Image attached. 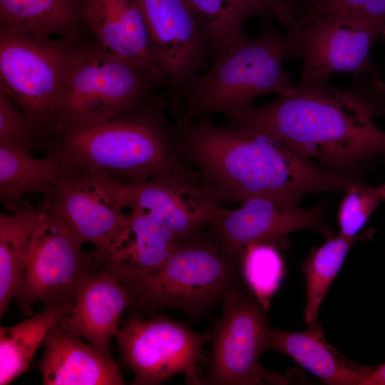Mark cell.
<instances>
[{"label":"cell","instance_id":"6da1fadb","mask_svg":"<svg viewBox=\"0 0 385 385\" xmlns=\"http://www.w3.org/2000/svg\"><path fill=\"white\" fill-rule=\"evenodd\" d=\"M175 130L177 153L197 167L200 186L220 205L255 197L298 205L307 193L346 192L361 181L314 164L262 131L215 126L209 115Z\"/></svg>","mask_w":385,"mask_h":385},{"label":"cell","instance_id":"7a4b0ae2","mask_svg":"<svg viewBox=\"0 0 385 385\" xmlns=\"http://www.w3.org/2000/svg\"><path fill=\"white\" fill-rule=\"evenodd\" d=\"M355 91L327 83L292 86L274 101L252 107L232 123L262 131L306 158L346 172L385 153V131Z\"/></svg>","mask_w":385,"mask_h":385},{"label":"cell","instance_id":"3957f363","mask_svg":"<svg viewBox=\"0 0 385 385\" xmlns=\"http://www.w3.org/2000/svg\"><path fill=\"white\" fill-rule=\"evenodd\" d=\"M48 155L84 174L123 183L198 173L180 161L163 118L145 105L128 115L67 128L55 135Z\"/></svg>","mask_w":385,"mask_h":385},{"label":"cell","instance_id":"277c9868","mask_svg":"<svg viewBox=\"0 0 385 385\" xmlns=\"http://www.w3.org/2000/svg\"><path fill=\"white\" fill-rule=\"evenodd\" d=\"M294 41V31L271 27L252 40L245 37L215 58L212 66L196 76L184 93L185 111L175 130L212 113H223L233 123L258 97L290 91L293 76L283 64L296 57Z\"/></svg>","mask_w":385,"mask_h":385},{"label":"cell","instance_id":"5b68a950","mask_svg":"<svg viewBox=\"0 0 385 385\" xmlns=\"http://www.w3.org/2000/svg\"><path fill=\"white\" fill-rule=\"evenodd\" d=\"M163 83L98 43L71 45L46 133L131 113Z\"/></svg>","mask_w":385,"mask_h":385},{"label":"cell","instance_id":"8992f818","mask_svg":"<svg viewBox=\"0 0 385 385\" xmlns=\"http://www.w3.org/2000/svg\"><path fill=\"white\" fill-rule=\"evenodd\" d=\"M240 258L200 232L180 243L155 272L127 284L129 305L141 312L174 309L197 316L237 287Z\"/></svg>","mask_w":385,"mask_h":385},{"label":"cell","instance_id":"52a82bcc","mask_svg":"<svg viewBox=\"0 0 385 385\" xmlns=\"http://www.w3.org/2000/svg\"><path fill=\"white\" fill-rule=\"evenodd\" d=\"M383 26L349 10L299 19L294 30L296 56L302 58L297 85L327 83L335 73H349L352 81L381 79L371 50Z\"/></svg>","mask_w":385,"mask_h":385},{"label":"cell","instance_id":"ba28073f","mask_svg":"<svg viewBox=\"0 0 385 385\" xmlns=\"http://www.w3.org/2000/svg\"><path fill=\"white\" fill-rule=\"evenodd\" d=\"M222 314L211 334L207 376L202 384H285V379L263 369L260 355L270 333L265 309L254 294L235 288L223 299Z\"/></svg>","mask_w":385,"mask_h":385},{"label":"cell","instance_id":"9c48e42d","mask_svg":"<svg viewBox=\"0 0 385 385\" xmlns=\"http://www.w3.org/2000/svg\"><path fill=\"white\" fill-rule=\"evenodd\" d=\"M122 361L135 376L133 385L161 384L183 373L190 384H202L198 364L211 334L200 333L165 316L132 317L115 335Z\"/></svg>","mask_w":385,"mask_h":385},{"label":"cell","instance_id":"30bf717a","mask_svg":"<svg viewBox=\"0 0 385 385\" xmlns=\"http://www.w3.org/2000/svg\"><path fill=\"white\" fill-rule=\"evenodd\" d=\"M82 245L63 222L41 211L30 237L23 285L16 297L24 314L31 315L32 307L38 302L44 307L73 302L81 280L102 267Z\"/></svg>","mask_w":385,"mask_h":385},{"label":"cell","instance_id":"8fae6325","mask_svg":"<svg viewBox=\"0 0 385 385\" xmlns=\"http://www.w3.org/2000/svg\"><path fill=\"white\" fill-rule=\"evenodd\" d=\"M71 44L0 31V91L37 130L46 133L61 91Z\"/></svg>","mask_w":385,"mask_h":385},{"label":"cell","instance_id":"7c38bea8","mask_svg":"<svg viewBox=\"0 0 385 385\" xmlns=\"http://www.w3.org/2000/svg\"><path fill=\"white\" fill-rule=\"evenodd\" d=\"M122 185L103 174L76 176L44 195L38 208L63 222L92 252L100 263L110 255L125 233L128 214L123 212Z\"/></svg>","mask_w":385,"mask_h":385},{"label":"cell","instance_id":"4fadbf2b","mask_svg":"<svg viewBox=\"0 0 385 385\" xmlns=\"http://www.w3.org/2000/svg\"><path fill=\"white\" fill-rule=\"evenodd\" d=\"M153 52L175 94H184L207 65L210 50L185 0H138Z\"/></svg>","mask_w":385,"mask_h":385},{"label":"cell","instance_id":"5bb4252c","mask_svg":"<svg viewBox=\"0 0 385 385\" xmlns=\"http://www.w3.org/2000/svg\"><path fill=\"white\" fill-rule=\"evenodd\" d=\"M324 204L309 209L269 197H255L240 203L238 208H222L207 225L210 235L226 250L240 258L249 245L277 244L286 235L299 230H312L327 238L332 232L325 224Z\"/></svg>","mask_w":385,"mask_h":385},{"label":"cell","instance_id":"9a60e30c","mask_svg":"<svg viewBox=\"0 0 385 385\" xmlns=\"http://www.w3.org/2000/svg\"><path fill=\"white\" fill-rule=\"evenodd\" d=\"M121 200L124 208L141 210L180 242L196 235L223 208L197 179L178 175L123 183Z\"/></svg>","mask_w":385,"mask_h":385},{"label":"cell","instance_id":"2e32d148","mask_svg":"<svg viewBox=\"0 0 385 385\" xmlns=\"http://www.w3.org/2000/svg\"><path fill=\"white\" fill-rule=\"evenodd\" d=\"M130 302L128 287L102 267L81 280L70 311L58 325L69 334L85 338L96 348L111 354V340Z\"/></svg>","mask_w":385,"mask_h":385},{"label":"cell","instance_id":"e0dca14e","mask_svg":"<svg viewBox=\"0 0 385 385\" xmlns=\"http://www.w3.org/2000/svg\"><path fill=\"white\" fill-rule=\"evenodd\" d=\"M81 9L98 45L165 83L138 0H81Z\"/></svg>","mask_w":385,"mask_h":385},{"label":"cell","instance_id":"ac0fdd59","mask_svg":"<svg viewBox=\"0 0 385 385\" xmlns=\"http://www.w3.org/2000/svg\"><path fill=\"white\" fill-rule=\"evenodd\" d=\"M43 345L38 368L44 385L125 384L111 354L69 334L58 323L48 332Z\"/></svg>","mask_w":385,"mask_h":385},{"label":"cell","instance_id":"d6986e66","mask_svg":"<svg viewBox=\"0 0 385 385\" xmlns=\"http://www.w3.org/2000/svg\"><path fill=\"white\" fill-rule=\"evenodd\" d=\"M196 18L214 58L247 37L246 21L252 16L272 14L286 28L297 24L294 0H185Z\"/></svg>","mask_w":385,"mask_h":385},{"label":"cell","instance_id":"ffe728a7","mask_svg":"<svg viewBox=\"0 0 385 385\" xmlns=\"http://www.w3.org/2000/svg\"><path fill=\"white\" fill-rule=\"evenodd\" d=\"M267 349L289 356L329 385H363L374 368L339 353L326 339L317 320L302 332L270 329Z\"/></svg>","mask_w":385,"mask_h":385},{"label":"cell","instance_id":"44dd1931","mask_svg":"<svg viewBox=\"0 0 385 385\" xmlns=\"http://www.w3.org/2000/svg\"><path fill=\"white\" fill-rule=\"evenodd\" d=\"M128 217L123 237L112 253L100 262L126 285L158 270L180 243L170 231L141 210L132 209Z\"/></svg>","mask_w":385,"mask_h":385},{"label":"cell","instance_id":"7402d4cb","mask_svg":"<svg viewBox=\"0 0 385 385\" xmlns=\"http://www.w3.org/2000/svg\"><path fill=\"white\" fill-rule=\"evenodd\" d=\"M61 158H37L24 151L0 145V197L11 212L24 208L23 195H46L67 180L82 175Z\"/></svg>","mask_w":385,"mask_h":385},{"label":"cell","instance_id":"603a6c76","mask_svg":"<svg viewBox=\"0 0 385 385\" xmlns=\"http://www.w3.org/2000/svg\"><path fill=\"white\" fill-rule=\"evenodd\" d=\"M83 24L81 0H0V31L46 41L71 38Z\"/></svg>","mask_w":385,"mask_h":385},{"label":"cell","instance_id":"cb8c5ba5","mask_svg":"<svg viewBox=\"0 0 385 385\" xmlns=\"http://www.w3.org/2000/svg\"><path fill=\"white\" fill-rule=\"evenodd\" d=\"M72 304H51L16 324L0 327V385L10 384L28 371L46 336L70 311Z\"/></svg>","mask_w":385,"mask_h":385},{"label":"cell","instance_id":"d4e9b609","mask_svg":"<svg viewBox=\"0 0 385 385\" xmlns=\"http://www.w3.org/2000/svg\"><path fill=\"white\" fill-rule=\"evenodd\" d=\"M41 215L24 207L0 214V316L21 292L27 265L30 237Z\"/></svg>","mask_w":385,"mask_h":385},{"label":"cell","instance_id":"484cf974","mask_svg":"<svg viewBox=\"0 0 385 385\" xmlns=\"http://www.w3.org/2000/svg\"><path fill=\"white\" fill-rule=\"evenodd\" d=\"M371 230L354 237L341 235L330 237L319 247L314 249L302 265L306 277V304L304 310L307 324L317 320L321 304L355 242L371 235Z\"/></svg>","mask_w":385,"mask_h":385},{"label":"cell","instance_id":"4316f807","mask_svg":"<svg viewBox=\"0 0 385 385\" xmlns=\"http://www.w3.org/2000/svg\"><path fill=\"white\" fill-rule=\"evenodd\" d=\"M240 268L250 289L267 309L284 273L283 260L276 245L270 242L249 245L240 255Z\"/></svg>","mask_w":385,"mask_h":385},{"label":"cell","instance_id":"83f0119b","mask_svg":"<svg viewBox=\"0 0 385 385\" xmlns=\"http://www.w3.org/2000/svg\"><path fill=\"white\" fill-rule=\"evenodd\" d=\"M339 205V235L354 237L372 212L385 201V183L369 186L360 181L351 186Z\"/></svg>","mask_w":385,"mask_h":385},{"label":"cell","instance_id":"f1b7e54d","mask_svg":"<svg viewBox=\"0 0 385 385\" xmlns=\"http://www.w3.org/2000/svg\"><path fill=\"white\" fill-rule=\"evenodd\" d=\"M38 133L14 103L0 91V145L31 153Z\"/></svg>","mask_w":385,"mask_h":385},{"label":"cell","instance_id":"f546056e","mask_svg":"<svg viewBox=\"0 0 385 385\" xmlns=\"http://www.w3.org/2000/svg\"><path fill=\"white\" fill-rule=\"evenodd\" d=\"M369 0H311L301 10L299 19L317 13L347 10L358 7Z\"/></svg>","mask_w":385,"mask_h":385},{"label":"cell","instance_id":"4dcf8cb0","mask_svg":"<svg viewBox=\"0 0 385 385\" xmlns=\"http://www.w3.org/2000/svg\"><path fill=\"white\" fill-rule=\"evenodd\" d=\"M347 10L374 20L380 24H385V0H369L358 7Z\"/></svg>","mask_w":385,"mask_h":385},{"label":"cell","instance_id":"1f68e13d","mask_svg":"<svg viewBox=\"0 0 385 385\" xmlns=\"http://www.w3.org/2000/svg\"><path fill=\"white\" fill-rule=\"evenodd\" d=\"M363 385H385V363L379 366H374Z\"/></svg>","mask_w":385,"mask_h":385},{"label":"cell","instance_id":"d6a6232c","mask_svg":"<svg viewBox=\"0 0 385 385\" xmlns=\"http://www.w3.org/2000/svg\"><path fill=\"white\" fill-rule=\"evenodd\" d=\"M295 1L298 4V5L299 6L300 10H301L311 0H295Z\"/></svg>","mask_w":385,"mask_h":385},{"label":"cell","instance_id":"836d02e7","mask_svg":"<svg viewBox=\"0 0 385 385\" xmlns=\"http://www.w3.org/2000/svg\"><path fill=\"white\" fill-rule=\"evenodd\" d=\"M380 36H381L385 41V24H384L382 27Z\"/></svg>","mask_w":385,"mask_h":385}]
</instances>
